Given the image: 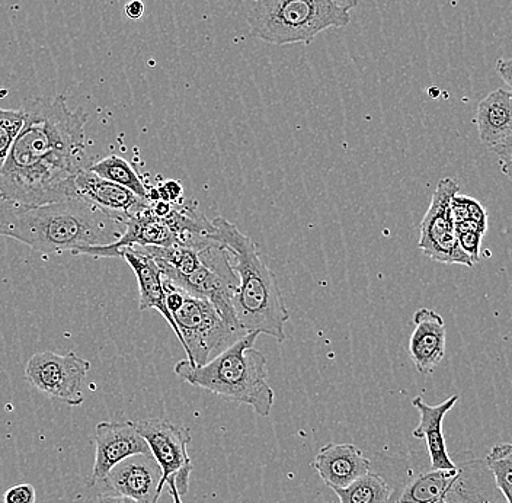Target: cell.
<instances>
[{
  "label": "cell",
  "mask_w": 512,
  "mask_h": 503,
  "mask_svg": "<svg viewBox=\"0 0 512 503\" xmlns=\"http://www.w3.org/2000/svg\"><path fill=\"white\" fill-rule=\"evenodd\" d=\"M488 458H494L499 463L505 464L508 469L512 470V444L510 442H504V444L495 445L489 451Z\"/></svg>",
  "instance_id": "f1b7e54d"
},
{
  "label": "cell",
  "mask_w": 512,
  "mask_h": 503,
  "mask_svg": "<svg viewBox=\"0 0 512 503\" xmlns=\"http://www.w3.org/2000/svg\"><path fill=\"white\" fill-rule=\"evenodd\" d=\"M460 185L456 179L443 178L438 181L432 194L430 207L419 224L418 248L432 261L441 264H457L473 268L475 265L462 251L451 217V200L459 194Z\"/></svg>",
  "instance_id": "52a82bcc"
},
{
  "label": "cell",
  "mask_w": 512,
  "mask_h": 503,
  "mask_svg": "<svg viewBox=\"0 0 512 503\" xmlns=\"http://www.w3.org/2000/svg\"><path fill=\"white\" fill-rule=\"evenodd\" d=\"M457 239H459L460 248L469 256L472 264H478L480 256V245H482V237L485 233L472 229L456 230Z\"/></svg>",
  "instance_id": "d4e9b609"
},
{
  "label": "cell",
  "mask_w": 512,
  "mask_h": 503,
  "mask_svg": "<svg viewBox=\"0 0 512 503\" xmlns=\"http://www.w3.org/2000/svg\"><path fill=\"white\" fill-rule=\"evenodd\" d=\"M95 463L91 486L98 485L112 467L136 454H150L149 445L134 422H99L95 428Z\"/></svg>",
  "instance_id": "8fae6325"
},
{
  "label": "cell",
  "mask_w": 512,
  "mask_h": 503,
  "mask_svg": "<svg viewBox=\"0 0 512 503\" xmlns=\"http://www.w3.org/2000/svg\"><path fill=\"white\" fill-rule=\"evenodd\" d=\"M434 503H448V501H446V499H440V501H437V502H434Z\"/></svg>",
  "instance_id": "e575fe53"
},
{
  "label": "cell",
  "mask_w": 512,
  "mask_h": 503,
  "mask_svg": "<svg viewBox=\"0 0 512 503\" xmlns=\"http://www.w3.org/2000/svg\"><path fill=\"white\" fill-rule=\"evenodd\" d=\"M491 150L499 158V166H501V172L504 173V175L512 181V137L505 140L504 143L492 147Z\"/></svg>",
  "instance_id": "83f0119b"
},
{
  "label": "cell",
  "mask_w": 512,
  "mask_h": 503,
  "mask_svg": "<svg viewBox=\"0 0 512 503\" xmlns=\"http://www.w3.org/2000/svg\"><path fill=\"white\" fill-rule=\"evenodd\" d=\"M24 126L0 169V197L8 203L44 205L75 198V179L92 165L86 155L85 111L64 96L22 105Z\"/></svg>",
  "instance_id": "6da1fadb"
},
{
  "label": "cell",
  "mask_w": 512,
  "mask_h": 503,
  "mask_svg": "<svg viewBox=\"0 0 512 503\" xmlns=\"http://www.w3.org/2000/svg\"><path fill=\"white\" fill-rule=\"evenodd\" d=\"M485 461L494 476L496 488L504 496L505 502L512 503V470L494 458L486 457Z\"/></svg>",
  "instance_id": "cb8c5ba5"
},
{
  "label": "cell",
  "mask_w": 512,
  "mask_h": 503,
  "mask_svg": "<svg viewBox=\"0 0 512 503\" xmlns=\"http://www.w3.org/2000/svg\"><path fill=\"white\" fill-rule=\"evenodd\" d=\"M88 169L101 176L102 179H107V181L130 189L137 197L150 201L149 189L146 188L143 179L137 175L133 166L126 159L120 158L117 155L107 156V158L101 159L99 162L92 163Z\"/></svg>",
  "instance_id": "ffe728a7"
},
{
  "label": "cell",
  "mask_w": 512,
  "mask_h": 503,
  "mask_svg": "<svg viewBox=\"0 0 512 503\" xmlns=\"http://www.w3.org/2000/svg\"><path fill=\"white\" fill-rule=\"evenodd\" d=\"M495 67L498 75L501 76V79L504 80L505 83H507L508 88H510V91L512 92V59H499L498 62H496Z\"/></svg>",
  "instance_id": "f546056e"
},
{
  "label": "cell",
  "mask_w": 512,
  "mask_h": 503,
  "mask_svg": "<svg viewBox=\"0 0 512 503\" xmlns=\"http://www.w3.org/2000/svg\"><path fill=\"white\" fill-rule=\"evenodd\" d=\"M102 483L110 493L140 503H158L162 495V469L150 454H136L112 467Z\"/></svg>",
  "instance_id": "30bf717a"
},
{
  "label": "cell",
  "mask_w": 512,
  "mask_h": 503,
  "mask_svg": "<svg viewBox=\"0 0 512 503\" xmlns=\"http://www.w3.org/2000/svg\"><path fill=\"white\" fill-rule=\"evenodd\" d=\"M414 325L409 355L418 373L431 374L446 355V323L434 310L419 309L414 315Z\"/></svg>",
  "instance_id": "4fadbf2b"
},
{
  "label": "cell",
  "mask_w": 512,
  "mask_h": 503,
  "mask_svg": "<svg viewBox=\"0 0 512 503\" xmlns=\"http://www.w3.org/2000/svg\"><path fill=\"white\" fill-rule=\"evenodd\" d=\"M480 143L488 147L498 146L512 137V92L495 89L479 102L475 118Z\"/></svg>",
  "instance_id": "e0dca14e"
},
{
  "label": "cell",
  "mask_w": 512,
  "mask_h": 503,
  "mask_svg": "<svg viewBox=\"0 0 512 503\" xmlns=\"http://www.w3.org/2000/svg\"><path fill=\"white\" fill-rule=\"evenodd\" d=\"M166 304L179 331V342L192 367L206 364L245 333L227 325L219 310L206 299L192 296L163 277Z\"/></svg>",
  "instance_id": "8992f818"
},
{
  "label": "cell",
  "mask_w": 512,
  "mask_h": 503,
  "mask_svg": "<svg viewBox=\"0 0 512 503\" xmlns=\"http://www.w3.org/2000/svg\"><path fill=\"white\" fill-rule=\"evenodd\" d=\"M320 479L332 490L344 489L370 472L371 461L352 444H328L313 463Z\"/></svg>",
  "instance_id": "5bb4252c"
},
{
  "label": "cell",
  "mask_w": 512,
  "mask_h": 503,
  "mask_svg": "<svg viewBox=\"0 0 512 503\" xmlns=\"http://www.w3.org/2000/svg\"><path fill=\"white\" fill-rule=\"evenodd\" d=\"M124 230L126 224L79 198L44 205L0 204V237L46 255L110 245Z\"/></svg>",
  "instance_id": "7a4b0ae2"
},
{
  "label": "cell",
  "mask_w": 512,
  "mask_h": 503,
  "mask_svg": "<svg viewBox=\"0 0 512 503\" xmlns=\"http://www.w3.org/2000/svg\"><path fill=\"white\" fill-rule=\"evenodd\" d=\"M134 426L162 469V488L169 479H174L179 495H187L192 472L191 458L188 456L190 429L172 424L166 418L142 419L134 422Z\"/></svg>",
  "instance_id": "9c48e42d"
},
{
  "label": "cell",
  "mask_w": 512,
  "mask_h": 503,
  "mask_svg": "<svg viewBox=\"0 0 512 503\" xmlns=\"http://www.w3.org/2000/svg\"><path fill=\"white\" fill-rule=\"evenodd\" d=\"M91 362L78 355H60L44 351L32 355L25 367V380L38 392L69 406L85 402L83 386L91 370Z\"/></svg>",
  "instance_id": "ba28073f"
},
{
  "label": "cell",
  "mask_w": 512,
  "mask_h": 503,
  "mask_svg": "<svg viewBox=\"0 0 512 503\" xmlns=\"http://www.w3.org/2000/svg\"><path fill=\"white\" fill-rule=\"evenodd\" d=\"M398 503H400V502H398Z\"/></svg>",
  "instance_id": "74e56055"
},
{
  "label": "cell",
  "mask_w": 512,
  "mask_h": 503,
  "mask_svg": "<svg viewBox=\"0 0 512 503\" xmlns=\"http://www.w3.org/2000/svg\"><path fill=\"white\" fill-rule=\"evenodd\" d=\"M95 503H140L134 501V499L127 498V496L117 495V493H101V495L96 498Z\"/></svg>",
  "instance_id": "1f68e13d"
},
{
  "label": "cell",
  "mask_w": 512,
  "mask_h": 503,
  "mask_svg": "<svg viewBox=\"0 0 512 503\" xmlns=\"http://www.w3.org/2000/svg\"><path fill=\"white\" fill-rule=\"evenodd\" d=\"M459 394L448 397L440 405L431 406L425 403L421 396L412 400V405L418 409L421 421L416 426L412 435L418 440L427 442L428 454H430L431 469L453 470L457 464L448 456L446 440H444L443 421L448 412L459 402Z\"/></svg>",
  "instance_id": "9a60e30c"
},
{
  "label": "cell",
  "mask_w": 512,
  "mask_h": 503,
  "mask_svg": "<svg viewBox=\"0 0 512 503\" xmlns=\"http://www.w3.org/2000/svg\"><path fill=\"white\" fill-rule=\"evenodd\" d=\"M166 485H168L169 493H171L172 501L174 503H184L182 502L181 495H179L178 490H176L174 479H169L168 482H166Z\"/></svg>",
  "instance_id": "d6a6232c"
},
{
  "label": "cell",
  "mask_w": 512,
  "mask_h": 503,
  "mask_svg": "<svg viewBox=\"0 0 512 503\" xmlns=\"http://www.w3.org/2000/svg\"><path fill=\"white\" fill-rule=\"evenodd\" d=\"M339 503H389L393 488L380 474H364L344 489L334 490Z\"/></svg>",
  "instance_id": "44dd1931"
},
{
  "label": "cell",
  "mask_w": 512,
  "mask_h": 503,
  "mask_svg": "<svg viewBox=\"0 0 512 503\" xmlns=\"http://www.w3.org/2000/svg\"><path fill=\"white\" fill-rule=\"evenodd\" d=\"M258 333H245L213 360L192 367L187 360L175 365V374L191 386L229 402L251 406L267 418L274 406V390L268 383L267 360L254 348Z\"/></svg>",
  "instance_id": "277c9868"
},
{
  "label": "cell",
  "mask_w": 512,
  "mask_h": 503,
  "mask_svg": "<svg viewBox=\"0 0 512 503\" xmlns=\"http://www.w3.org/2000/svg\"><path fill=\"white\" fill-rule=\"evenodd\" d=\"M457 476H459V467L453 470L432 469L430 472L418 474L414 480L408 483L398 502L434 503L440 501L454 485Z\"/></svg>",
  "instance_id": "d6986e66"
},
{
  "label": "cell",
  "mask_w": 512,
  "mask_h": 503,
  "mask_svg": "<svg viewBox=\"0 0 512 503\" xmlns=\"http://www.w3.org/2000/svg\"><path fill=\"white\" fill-rule=\"evenodd\" d=\"M75 198L95 205L96 208L110 214L123 224L150 204V201L137 197L130 189L102 179L89 169H85L76 176Z\"/></svg>",
  "instance_id": "7c38bea8"
},
{
  "label": "cell",
  "mask_w": 512,
  "mask_h": 503,
  "mask_svg": "<svg viewBox=\"0 0 512 503\" xmlns=\"http://www.w3.org/2000/svg\"><path fill=\"white\" fill-rule=\"evenodd\" d=\"M25 115L21 110L0 108V169L5 165L19 131L24 126Z\"/></svg>",
  "instance_id": "7402d4cb"
},
{
  "label": "cell",
  "mask_w": 512,
  "mask_h": 503,
  "mask_svg": "<svg viewBox=\"0 0 512 503\" xmlns=\"http://www.w3.org/2000/svg\"><path fill=\"white\" fill-rule=\"evenodd\" d=\"M118 258H123L136 275L137 284H139L140 310H158L163 319L169 323L172 331L175 332L176 338L179 339L178 326H176L174 317H172L168 304H166L163 275L158 262L136 248L121 249L118 252Z\"/></svg>",
  "instance_id": "2e32d148"
},
{
  "label": "cell",
  "mask_w": 512,
  "mask_h": 503,
  "mask_svg": "<svg viewBox=\"0 0 512 503\" xmlns=\"http://www.w3.org/2000/svg\"><path fill=\"white\" fill-rule=\"evenodd\" d=\"M216 240L230 249L233 268L239 285L233 297V310L239 328L245 333H258L286 341V323L290 320L277 277L259 255L258 248L248 236L224 217L213 220Z\"/></svg>",
  "instance_id": "3957f363"
},
{
  "label": "cell",
  "mask_w": 512,
  "mask_h": 503,
  "mask_svg": "<svg viewBox=\"0 0 512 503\" xmlns=\"http://www.w3.org/2000/svg\"><path fill=\"white\" fill-rule=\"evenodd\" d=\"M124 11H126L128 18L137 21V19L142 18L144 15V3L142 0H131V2L127 3Z\"/></svg>",
  "instance_id": "4dcf8cb0"
},
{
  "label": "cell",
  "mask_w": 512,
  "mask_h": 503,
  "mask_svg": "<svg viewBox=\"0 0 512 503\" xmlns=\"http://www.w3.org/2000/svg\"><path fill=\"white\" fill-rule=\"evenodd\" d=\"M252 2H255V0H252Z\"/></svg>",
  "instance_id": "8d00e7d4"
},
{
  "label": "cell",
  "mask_w": 512,
  "mask_h": 503,
  "mask_svg": "<svg viewBox=\"0 0 512 503\" xmlns=\"http://www.w3.org/2000/svg\"><path fill=\"white\" fill-rule=\"evenodd\" d=\"M246 21L252 37L286 46L309 44L320 32L347 27L351 15L334 0H255Z\"/></svg>",
  "instance_id": "5b68a950"
},
{
  "label": "cell",
  "mask_w": 512,
  "mask_h": 503,
  "mask_svg": "<svg viewBox=\"0 0 512 503\" xmlns=\"http://www.w3.org/2000/svg\"><path fill=\"white\" fill-rule=\"evenodd\" d=\"M451 217L454 223L475 224L482 230H488V213L485 207L476 201L475 198L467 197V195L456 194L451 200Z\"/></svg>",
  "instance_id": "603a6c76"
},
{
  "label": "cell",
  "mask_w": 512,
  "mask_h": 503,
  "mask_svg": "<svg viewBox=\"0 0 512 503\" xmlns=\"http://www.w3.org/2000/svg\"><path fill=\"white\" fill-rule=\"evenodd\" d=\"M459 476L444 499L448 503H485L496 499L494 476L485 460H470L460 464Z\"/></svg>",
  "instance_id": "ac0fdd59"
},
{
  "label": "cell",
  "mask_w": 512,
  "mask_h": 503,
  "mask_svg": "<svg viewBox=\"0 0 512 503\" xmlns=\"http://www.w3.org/2000/svg\"><path fill=\"white\" fill-rule=\"evenodd\" d=\"M184 194V188L179 181H165L158 188L149 191V200H162L166 203L179 204Z\"/></svg>",
  "instance_id": "484cf974"
},
{
  "label": "cell",
  "mask_w": 512,
  "mask_h": 503,
  "mask_svg": "<svg viewBox=\"0 0 512 503\" xmlns=\"http://www.w3.org/2000/svg\"><path fill=\"white\" fill-rule=\"evenodd\" d=\"M334 2L338 3L342 8L347 9V11H351V9L357 8L360 0H334Z\"/></svg>",
  "instance_id": "836d02e7"
},
{
  "label": "cell",
  "mask_w": 512,
  "mask_h": 503,
  "mask_svg": "<svg viewBox=\"0 0 512 503\" xmlns=\"http://www.w3.org/2000/svg\"><path fill=\"white\" fill-rule=\"evenodd\" d=\"M37 492L31 483H18L6 490L3 495V503H35Z\"/></svg>",
  "instance_id": "4316f807"
},
{
  "label": "cell",
  "mask_w": 512,
  "mask_h": 503,
  "mask_svg": "<svg viewBox=\"0 0 512 503\" xmlns=\"http://www.w3.org/2000/svg\"><path fill=\"white\" fill-rule=\"evenodd\" d=\"M485 503H492V501H486Z\"/></svg>",
  "instance_id": "d590c367"
}]
</instances>
